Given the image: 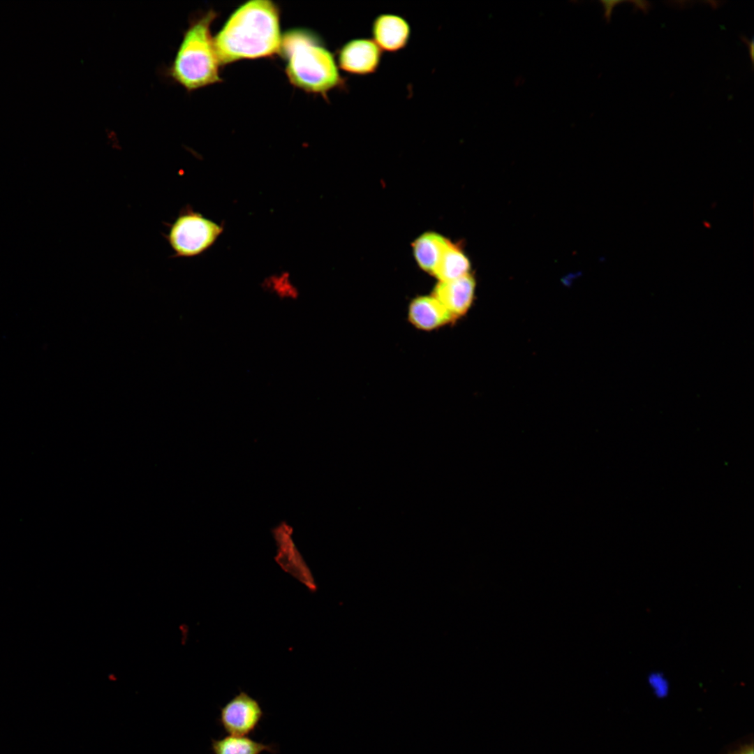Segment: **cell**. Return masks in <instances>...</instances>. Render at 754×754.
<instances>
[{"mask_svg": "<svg viewBox=\"0 0 754 754\" xmlns=\"http://www.w3.org/2000/svg\"><path fill=\"white\" fill-rule=\"evenodd\" d=\"M371 35L373 40L382 51L397 52L408 44L411 29L403 17L392 13H383L374 18Z\"/></svg>", "mask_w": 754, "mask_h": 754, "instance_id": "9", "label": "cell"}, {"mask_svg": "<svg viewBox=\"0 0 754 754\" xmlns=\"http://www.w3.org/2000/svg\"><path fill=\"white\" fill-rule=\"evenodd\" d=\"M649 683L657 693H664L667 690V682L660 672L652 673L649 678Z\"/></svg>", "mask_w": 754, "mask_h": 754, "instance_id": "15", "label": "cell"}, {"mask_svg": "<svg viewBox=\"0 0 754 754\" xmlns=\"http://www.w3.org/2000/svg\"><path fill=\"white\" fill-rule=\"evenodd\" d=\"M382 59V50L373 40L355 38L346 42L338 53L339 67L355 75L376 73Z\"/></svg>", "mask_w": 754, "mask_h": 754, "instance_id": "7", "label": "cell"}, {"mask_svg": "<svg viewBox=\"0 0 754 754\" xmlns=\"http://www.w3.org/2000/svg\"><path fill=\"white\" fill-rule=\"evenodd\" d=\"M163 236L174 253L172 258H191L200 255L217 239L223 228L185 206L179 212Z\"/></svg>", "mask_w": 754, "mask_h": 754, "instance_id": "4", "label": "cell"}, {"mask_svg": "<svg viewBox=\"0 0 754 754\" xmlns=\"http://www.w3.org/2000/svg\"><path fill=\"white\" fill-rule=\"evenodd\" d=\"M267 285L269 290L281 300H294L298 296L297 289L285 278L273 279Z\"/></svg>", "mask_w": 754, "mask_h": 754, "instance_id": "14", "label": "cell"}, {"mask_svg": "<svg viewBox=\"0 0 754 754\" xmlns=\"http://www.w3.org/2000/svg\"><path fill=\"white\" fill-rule=\"evenodd\" d=\"M600 2L603 3L604 10H605L604 18H605L607 20V22H608L610 21L611 14H612V10H613L614 7L616 4L621 3L623 1H601Z\"/></svg>", "mask_w": 754, "mask_h": 754, "instance_id": "16", "label": "cell"}, {"mask_svg": "<svg viewBox=\"0 0 754 754\" xmlns=\"http://www.w3.org/2000/svg\"><path fill=\"white\" fill-rule=\"evenodd\" d=\"M214 754H261L264 751L274 753L273 745L255 741L246 736H228L212 740Z\"/></svg>", "mask_w": 754, "mask_h": 754, "instance_id": "13", "label": "cell"}, {"mask_svg": "<svg viewBox=\"0 0 754 754\" xmlns=\"http://www.w3.org/2000/svg\"><path fill=\"white\" fill-rule=\"evenodd\" d=\"M475 281L469 274L460 278L440 281L432 296L439 301L454 320L463 316L471 307L475 295Z\"/></svg>", "mask_w": 754, "mask_h": 754, "instance_id": "8", "label": "cell"}, {"mask_svg": "<svg viewBox=\"0 0 754 754\" xmlns=\"http://www.w3.org/2000/svg\"><path fill=\"white\" fill-rule=\"evenodd\" d=\"M449 241L442 236L428 232L421 235L413 243L415 258L420 267L433 274Z\"/></svg>", "mask_w": 754, "mask_h": 754, "instance_id": "11", "label": "cell"}, {"mask_svg": "<svg viewBox=\"0 0 754 754\" xmlns=\"http://www.w3.org/2000/svg\"><path fill=\"white\" fill-rule=\"evenodd\" d=\"M408 319L415 327L424 331L437 330L455 320L432 295L414 298L408 306Z\"/></svg>", "mask_w": 754, "mask_h": 754, "instance_id": "10", "label": "cell"}, {"mask_svg": "<svg viewBox=\"0 0 754 754\" xmlns=\"http://www.w3.org/2000/svg\"><path fill=\"white\" fill-rule=\"evenodd\" d=\"M753 751V745L751 744L749 745L744 746L730 754H754Z\"/></svg>", "mask_w": 754, "mask_h": 754, "instance_id": "18", "label": "cell"}, {"mask_svg": "<svg viewBox=\"0 0 754 754\" xmlns=\"http://www.w3.org/2000/svg\"><path fill=\"white\" fill-rule=\"evenodd\" d=\"M216 17L209 10L194 18L184 33L167 76L191 91L220 82L219 66L210 26Z\"/></svg>", "mask_w": 754, "mask_h": 754, "instance_id": "3", "label": "cell"}, {"mask_svg": "<svg viewBox=\"0 0 754 754\" xmlns=\"http://www.w3.org/2000/svg\"><path fill=\"white\" fill-rule=\"evenodd\" d=\"M740 38L741 39V40L743 42H744L746 44V45H747V47H748V48L749 50V54H750V56H751L752 64H753V45H754L753 44V40H752L751 41H749L748 40V38L744 36H741L740 37Z\"/></svg>", "mask_w": 754, "mask_h": 754, "instance_id": "19", "label": "cell"}, {"mask_svg": "<svg viewBox=\"0 0 754 754\" xmlns=\"http://www.w3.org/2000/svg\"><path fill=\"white\" fill-rule=\"evenodd\" d=\"M469 269L468 258L449 242L433 274L440 281H448L469 274Z\"/></svg>", "mask_w": 754, "mask_h": 754, "instance_id": "12", "label": "cell"}, {"mask_svg": "<svg viewBox=\"0 0 754 754\" xmlns=\"http://www.w3.org/2000/svg\"><path fill=\"white\" fill-rule=\"evenodd\" d=\"M272 536L276 546L275 560L281 568L288 572L310 590H316L312 574L298 550L293 538V530L285 522L274 527Z\"/></svg>", "mask_w": 754, "mask_h": 754, "instance_id": "6", "label": "cell"}, {"mask_svg": "<svg viewBox=\"0 0 754 754\" xmlns=\"http://www.w3.org/2000/svg\"><path fill=\"white\" fill-rule=\"evenodd\" d=\"M630 3L634 4L635 9H640L644 13H647L651 7L650 2L646 1H632Z\"/></svg>", "mask_w": 754, "mask_h": 754, "instance_id": "17", "label": "cell"}, {"mask_svg": "<svg viewBox=\"0 0 754 754\" xmlns=\"http://www.w3.org/2000/svg\"><path fill=\"white\" fill-rule=\"evenodd\" d=\"M280 51L287 59L286 74L295 87L325 95L344 84L332 53L307 31L286 33Z\"/></svg>", "mask_w": 754, "mask_h": 754, "instance_id": "2", "label": "cell"}, {"mask_svg": "<svg viewBox=\"0 0 754 754\" xmlns=\"http://www.w3.org/2000/svg\"><path fill=\"white\" fill-rule=\"evenodd\" d=\"M263 716L259 702L240 692L221 709L219 721L228 734L246 736L255 731Z\"/></svg>", "mask_w": 754, "mask_h": 754, "instance_id": "5", "label": "cell"}, {"mask_svg": "<svg viewBox=\"0 0 754 754\" xmlns=\"http://www.w3.org/2000/svg\"><path fill=\"white\" fill-rule=\"evenodd\" d=\"M214 44L221 65L279 52L281 36L278 7L267 0L244 3L214 37Z\"/></svg>", "mask_w": 754, "mask_h": 754, "instance_id": "1", "label": "cell"}]
</instances>
